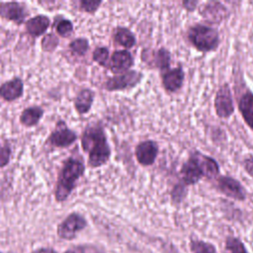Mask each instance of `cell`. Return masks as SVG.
I'll list each match as a JSON object with an SVG mask.
<instances>
[{"mask_svg": "<svg viewBox=\"0 0 253 253\" xmlns=\"http://www.w3.org/2000/svg\"><path fill=\"white\" fill-rule=\"evenodd\" d=\"M86 226L85 218L77 213L73 212L69 214L57 227V234L62 239H72L75 234L82 230Z\"/></svg>", "mask_w": 253, "mask_h": 253, "instance_id": "9c48e42d", "label": "cell"}, {"mask_svg": "<svg viewBox=\"0 0 253 253\" xmlns=\"http://www.w3.org/2000/svg\"><path fill=\"white\" fill-rule=\"evenodd\" d=\"M141 59L146 62V64H151L152 67L158 68L162 72L170 69L171 53L165 47H160L157 50L143 49Z\"/></svg>", "mask_w": 253, "mask_h": 253, "instance_id": "52a82bcc", "label": "cell"}, {"mask_svg": "<svg viewBox=\"0 0 253 253\" xmlns=\"http://www.w3.org/2000/svg\"><path fill=\"white\" fill-rule=\"evenodd\" d=\"M180 174L182 177V182L186 186L195 185L204 177L203 171L198 163V160L193 154H191L190 158L183 163L180 170Z\"/></svg>", "mask_w": 253, "mask_h": 253, "instance_id": "4fadbf2b", "label": "cell"}, {"mask_svg": "<svg viewBox=\"0 0 253 253\" xmlns=\"http://www.w3.org/2000/svg\"><path fill=\"white\" fill-rule=\"evenodd\" d=\"M201 15L210 23L219 24L228 17V10L220 2L210 1L200 10Z\"/></svg>", "mask_w": 253, "mask_h": 253, "instance_id": "5bb4252c", "label": "cell"}, {"mask_svg": "<svg viewBox=\"0 0 253 253\" xmlns=\"http://www.w3.org/2000/svg\"><path fill=\"white\" fill-rule=\"evenodd\" d=\"M134 154L139 164L150 166L158 155V144L154 140H143L135 146Z\"/></svg>", "mask_w": 253, "mask_h": 253, "instance_id": "8fae6325", "label": "cell"}, {"mask_svg": "<svg viewBox=\"0 0 253 253\" xmlns=\"http://www.w3.org/2000/svg\"><path fill=\"white\" fill-rule=\"evenodd\" d=\"M84 172L85 165L82 160L69 157L64 161L55 186L54 196L57 202H64L70 196L77 181L84 175Z\"/></svg>", "mask_w": 253, "mask_h": 253, "instance_id": "7a4b0ae2", "label": "cell"}, {"mask_svg": "<svg viewBox=\"0 0 253 253\" xmlns=\"http://www.w3.org/2000/svg\"><path fill=\"white\" fill-rule=\"evenodd\" d=\"M55 32L61 38H68L73 33V24L70 20L64 19L62 17L59 18L58 21L55 22Z\"/></svg>", "mask_w": 253, "mask_h": 253, "instance_id": "603a6c76", "label": "cell"}, {"mask_svg": "<svg viewBox=\"0 0 253 253\" xmlns=\"http://www.w3.org/2000/svg\"><path fill=\"white\" fill-rule=\"evenodd\" d=\"M143 74L141 72L130 69L126 72L110 77L104 83V88L110 92L131 89L140 83Z\"/></svg>", "mask_w": 253, "mask_h": 253, "instance_id": "277c9868", "label": "cell"}, {"mask_svg": "<svg viewBox=\"0 0 253 253\" xmlns=\"http://www.w3.org/2000/svg\"><path fill=\"white\" fill-rule=\"evenodd\" d=\"M24 94V82L20 77H14L0 85V97L6 102H13Z\"/></svg>", "mask_w": 253, "mask_h": 253, "instance_id": "9a60e30c", "label": "cell"}, {"mask_svg": "<svg viewBox=\"0 0 253 253\" xmlns=\"http://www.w3.org/2000/svg\"><path fill=\"white\" fill-rule=\"evenodd\" d=\"M81 147L88 154V165L92 168L106 164L111 156V148L103 126L89 125L81 136Z\"/></svg>", "mask_w": 253, "mask_h": 253, "instance_id": "6da1fadb", "label": "cell"}, {"mask_svg": "<svg viewBox=\"0 0 253 253\" xmlns=\"http://www.w3.org/2000/svg\"><path fill=\"white\" fill-rule=\"evenodd\" d=\"M69 49L72 53L78 56H83L89 49V42L85 38H77L69 43Z\"/></svg>", "mask_w": 253, "mask_h": 253, "instance_id": "cb8c5ba5", "label": "cell"}, {"mask_svg": "<svg viewBox=\"0 0 253 253\" xmlns=\"http://www.w3.org/2000/svg\"><path fill=\"white\" fill-rule=\"evenodd\" d=\"M133 57L131 53L126 49L115 50L108 64V68L116 74H121L130 70V67L133 65Z\"/></svg>", "mask_w": 253, "mask_h": 253, "instance_id": "7c38bea8", "label": "cell"}, {"mask_svg": "<svg viewBox=\"0 0 253 253\" xmlns=\"http://www.w3.org/2000/svg\"><path fill=\"white\" fill-rule=\"evenodd\" d=\"M184 77L185 74L181 66L162 72V84L164 89L169 93L178 91L183 85Z\"/></svg>", "mask_w": 253, "mask_h": 253, "instance_id": "2e32d148", "label": "cell"}, {"mask_svg": "<svg viewBox=\"0 0 253 253\" xmlns=\"http://www.w3.org/2000/svg\"><path fill=\"white\" fill-rule=\"evenodd\" d=\"M214 110L221 119H227L234 113V104L230 88L223 84L218 88L214 97Z\"/></svg>", "mask_w": 253, "mask_h": 253, "instance_id": "8992f818", "label": "cell"}, {"mask_svg": "<svg viewBox=\"0 0 253 253\" xmlns=\"http://www.w3.org/2000/svg\"><path fill=\"white\" fill-rule=\"evenodd\" d=\"M44 111L40 106H31L21 113L20 123L28 127L36 126L43 116Z\"/></svg>", "mask_w": 253, "mask_h": 253, "instance_id": "44dd1931", "label": "cell"}, {"mask_svg": "<svg viewBox=\"0 0 253 253\" xmlns=\"http://www.w3.org/2000/svg\"><path fill=\"white\" fill-rule=\"evenodd\" d=\"M77 139V134L75 131L70 129L66 124L59 120L56 123L55 128L46 139V144L51 147L65 148L73 144Z\"/></svg>", "mask_w": 253, "mask_h": 253, "instance_id": "5b68a950", "label": "cell"}, {"mask_svg": "<svg viewBox=\"0 0 253 253\" xmlns=\"http://www.w3.org/2000/svg\"><path fill=\"white\" fill-rule=\"evenodd\" d=\"M188 40L202 52L215 50L219 45V35L217 31L208 25L195 24L188 30Z\"/></svg>", "mask_w": 253, "mask_h": 253, "instance_id": "3957f363", "label": "cell"}, {"mask_svg": "<svg viewBox=\"0 0 253 253\" xmlns=\"http://www.w3.org/2000/svg\"><path fill=\"white\" fill-rule=\"evenodd\" d=\"M58 44V40L54 35H46L42 41V47L44 51H52Z\"/></svg>", "mask_w": 253, "mask_h": 253, "instance_id": "4dcf8cb0", "label": "cell"}, {"mask_svg": "<svg viewBox=\"0 0 253 253\" xmlns=\"http://www.w3.org/2000/svg\"><path fill=\"white\" fill-rule=\"evenodd\" d=\"M102 5V1H89V0H81L79 3V8L81 11L88 13V14H94L99 7Z\"/></svg>", "mask_w": 253, "mask_h": 253, "instance_id": "f546056e", "label": "cell"}, {"mask_svg": "<svg viewBox=\"0 0 253 253\" xmlns=\"http://www.w3.org/2000/svg\"><path fill=\"white\" fill-rule=\"evenodd\" d=\"M238 109L244 122L253 130V93L251 91H246L240 97Z\"/></svg>", "mask_w": 253, "mask_h": 253, "instance_id": "d6986e66", "label": "cell"}, {"mask_svg": "<svg viewBox=\"0 0 253 253\" xmlns=\"http://www.w3.org/2000/svg\"><path fill=\"white\" fill-rule=\"evenodd\" d=\"M171 200L175 204H180L187 195V186L181 181L174 185L171 191Z\"/></svg>", "mask_w": 253, "mask_h": 253, "instance_id": "4316f807", "label": "cell"}, {"mask_svg": "<svg viewBox=\"0 0 253 253\" xmlns=\"http://www.w3.org/2000/svg\"><path fill=\"white\" fill-rule=\"evenodd\" d=\"M191 250L193 253H216L212 244L202 240H193L191 242Z\"/></svg>", "mask_w": 253, "mask_h": 253, "instance_id": "484cf974", "label": "cell"}, {"mask_svg": "<svg viewBox=\"0 0 253 253\" xmlns=\"http://www.w3.org/2000/svg\"><path fill=\"white\" fill-rule=\"evenodd\" d=\"M65 253H76V252L73 251V250H70V251H67V252H65Z\"/></svg>", "mask_w": 253, "mask_h": 253, "instance_id": "e575fe53", "label": "cell"}, {"mask_svg": "<svg viewBox=\"0 0 253 253\" xmlns=\"http://www.w3.org/2000/svg\"><path fill=\"white\" fill-rule=\"evenodd\" d=\"M243 166H244L245 171H246L250 176L253 177V156L244 159V161H243Z\"/></svg>", "mask_w": 253, "mask_h": 253, "instance_id": "1f68e13d", "label": "cell"}, {"mask_svg": "<svg viewBox=\"0 0 253 253\" xmlns=\"http://www.w3.org/2000/svg\"><path fill=\"white\" fill-rule=\"evenodd\" d=\"M182 5L184 7V9H186L188 12H193L196 10L197 6H198V1L196 0H187V1H183Z\"/></svg>", "mask_w": 253, "mask_h": 253, "instance_id": "d6a6232c", "label": "cell"}, {"mask_svg": "<svg viewBox=\"0 0 253 253\" xmlns=\"http://www.w3.org/2000/svg\"><path fill=\"white\" fill-rule=\"evenodd\" d=\"M50 26V19L46 15L40 14L33 18H30L25 23V29L27 33L33 38H38L43 35Z\"/></svg>", "mask_w": 253, "mask_h": 253, "instance_id": "e0dca14e", "label": "cell"}, {"mask_svg": "<svg viewBox=\"0 0 253 253\" xmlns=\"http://www.w3.org/2000/svg\"><path fill=\"white\" fill-rule=\"evenodd\" d=\"M113 38L116 43L123 47H126V49L131 48L136 42L133 33L125 27H117L114 31Z\"/></svg>", "mask_w": 253, "mask_h": 253, "instance_id": "7402d4cb", "label": "cell"}, {"mask_svg": "<svg viewBox=\"0 0 253 253\" xmlns=\"http://www.w3.org/2000/svg\"><path fill=\"white\" fill-rule=\"evenodd\" d=\"M11 147L8 143L0 142V168L7 166L11 159Z\"/></svg>", "mask_w": 253, "mask_h": 253, "instance_id": "f1b7e54d", "label": "cell"}, {"mask_svg": "<svg viewBox=\"0 0 253 253\" xmlns=\"http://www.w3.org/2000/svg\"><path fill=\"white\" fill-rule=\"evenodd\" d=\"M192 154L198 160V163L203 171L204 177L211 179L216 177L219 174V166L215 161V159H213L211 156L205 155L199 151H195Z\"/></svg>", "mask_w": 253, "mask_h": 253, "instance_id": "ac0fdd59", "label": "cell"}, {"mask_svg": "<svg viewBox=\"0 0 253 253\" xmlns=\"http://www.w3.org/2000/svg\"><path fill=\"white\" fill-rule=\"evenodd\" d=\"M34 253H56V252L52 249H40Z\"/></svg>", "mask_w": 253, "mask_h": 253, "instance_id": "836d02e7", "label": "cell"}, {"mask_svg": "<svg viewBox=\"0 0 253 253\" xmlns=\"http://www.w3.org/2000/svg\"><path fill=\"white\" fill-rule=\"evenodd\" d=\"M29 11L25 4L19 2H1L0 17L8 21H12L17 25H21L29 16Z\"/></svg>", "mask_w": 253, "mask_h": 253, "instance_id": "ba28073f", "label": "cell"}, {"mask_svg": "<svg viewBox=\"0 0 253 253\" xmlns=\"http://www.w3.org/2000/svg\"><path fill=\"white\" fill-rule=\"evenodd\" d=\"M92 59L103 67H108L110 58H109V49L106 46H98L93 50Z\"/></svg>", "mask_w": 253, "mask_h": 253, "instance_id": "d4e9b609", "label": "cell"}, {"mask_svg": "<svg viewBox=\"0 0 253 253\" xmlns=\"http://www.w3.org/2000/svg\"><path fill=\"white\" fill-rule=\"evenodd\" d=\"M94 92L91 89L84 88L81 89L78 94L76 95V98L74 100V108L77 111L78 114L84 115L89 113L93 101H94Z\"/></svg>", "mask_w": 253, "mask_h": 253, "instance_id": "ffe728a7", "label": "cell"}, {"mask_svg": "<svg viewBox=\"0 0 253 253\" xmlns=\"http://www.w3.org/2000/svg\"><path fill=\"white\" fill-rule=\"evenodd\" d=\"M225 247L228 253H248L243 243L235 237H228L226 239Z\"/></svg>", "mask_w": 253, "mask_h": 253, "instance_id": "83f0119b", "label": "cell"}, {"mask_svg": "<svg viewBox=\"0 0 253 253\" xmlns=\"http://www.w3.org/2000/svg\"><path fill=\"white\" fill-rule=\"evenodd\" d=\"M217 189L226 197L237 201L246 199V191L241 183L230 176H219L216 181Z\"/></svg>", "mask_w": 253, "mask_h": 253, "instance_id": "30bf717a", "label": "cell"}]
</instances>
